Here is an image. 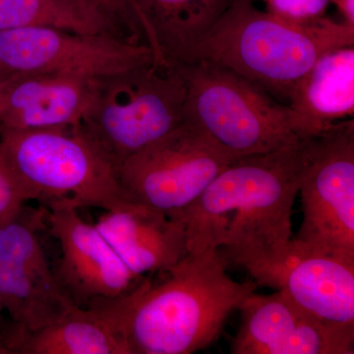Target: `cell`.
<instances>
[{
    "label": "cell",
    "mask_w": 354,
    "mask_h": 354,
    "mask_svg": "<svg viewBox=\"0 0 354 354\" xmlns=\"http://www.w3.org/2000/svg\"><path fill=\"white\" fill-rule=\"evenodd\" d=\"M314 146L315 137L232 160L196 201L171 216L185 227L188 252L214 247L230 264L288 245Z\"/></svg>",
    "instance_id": "6da1fadb"
},
{
    "label": "cell",
    "mask_w": 354,
    "mask_h": 354,
    "mask_svg": "<svg viewBox=\"0 0 354 354\" xmlns=\"http://www.w3.org/2000/svg\"><path fill=\"white\" fill-rule=\"evenodd\" d=\"M220 249L189 251L153 285L143 279L116 305L128 354H190L218 339L228 317L258 286L228 276Z\"/></svg>",
    "instance_id": "7a4b0ae2"
},
{
    "label": "cell",
    "mask_w": 354,
    "mask_h": 354,
    "mask_svg": "<svg viewBox=\"0 0 354 354\" xmlns=\"http://www.w3.org/2000/svg\"><path fill=\"white\" fill-rule=\"evenodd\" d=\"M354 46V27L324 17L295 25L261 11L250 0H232L198 44L190 64L205 59L232 70L290 102L293 88L325 53Z\"/></svg>",
    "instance_id": "3957f363"
},
{
    "label": "cell",
    "mask_w": 354,
    "mask_h": 354,
    "mask_svg": "<svg viewBox=\"0 0 354 354\" xmlns=\"http://www.w3.org/2000/svg\"><path fill=\"white\" fill-rule=\"evenodd\" d=\"M187 87L178 66L153 59L100 79L81 130L113 169L185 120Z\"/></svg>",
    "instance_id": "277c9868"
},
{
    "label": "cell",
    "mask_w": 354,
    "mask_h": 354,
    "mask_svg": "<svg viewBox=\"0 0 354 354\" xmlns=\"http://www.w3.org/2000/svg\"><path fill=\"white\" fill-rule=\"evenodd\" d=\"M0 153L29 201H64L113 211L127 203L113 165L72 125L50 129L0 128Z\"/></svg>",
    "instance_id": "5b68a950"
},
{
    "label": "cell",
    "mask_w": 354,
    "mask_h": 354,
    "mask_svg": "<svg viewBox=\"0 0 354 354\" xmlns=\"http://www.w3.org/2000/svg\"><path fill=\"white\" fill-rule=\"evenodd\" d=\"M176 66L187 87L185 121L234 158L304 140L293 129L288 104L232 70L205 59Z\"/></svg>",
    "instance_id": "8992f818"
},
{
    "label": "cell",
    "mask_w": 354,
    "mask_h": 354,
    "mask_svg": "<svg viewBox=\"0 0 354 354\" xmlns=\"http://www.w3.org/2000/svg\"><path fill=\"white\" fill-rule=\"evenodd\" d=\"M234 160L208 135L184 120L125 160L116 174L127 201L174 216L196 201Z\"/></svg>",
    "instance_id": "52a82bcc"
},
{
    "label": "cell",
    "mask_w": 354,
    "mask_h": 354,
    "mask_svg": "<svg viewBox=\"0 0 354 354\" xmlns=\"http://www.w3.org/2000/svg\"><path fill=\"white\" fill-rule=\"evenodd\" d=\"M298 194L301 225L292 239L354 265V121L315 137L313 157Z\"/></svg>",
    "instance_id": "ba28073f"
},
{
    "label": "cell",
    "mask_w": 354,
    "mask_h": 354,
    "mask_svg": "<svg viewBox=\"0 0 354 354\" xmlns=\"http://www.w3.org/2000/svg\"><path fill=\"white\" fill-rule=\"evenodd\" d=\"M153 59L148 44L113 35L41 27L0 31V81L30 73L100 80Z\"/></svg>",
    "instance_id": "9c48e42d"
},
{
    "label": "cell",
    "mask_w": 354,
    "mask_h": 354,
    "mask_svg": "<svg viewBox=\"0 0 354 354\" xmlns=\"http://www.w3.org/2000/svg\"><path fill=\"white\" fill-rule=\"evenodd\" d=\"M48 205L50 232L62 251L55 272L74 306L111 308L143 281L128 269L95 225L79 216L78 209L64 201Z\"/></svg>",
    "instance_id": "30bf717a"
},
{
    "label": "cell",
    "mask_w": 354,
    "mask_h": 354,
    "mask_svg": "<svg viewBox=\"0 0 354 354\" xmlns=\"http://www.w3.org/2000/svg\"><path fill=\"white\" fill-rule=\"evenodd\" d=\"M39 220L24 205L0 223V297L9 318L27 332L57 322L75 307L46 259Z\"/></svg>",
    "instance_id": "8fae6325"
},
{
    "label": "cell",
    "mask_w": 354,
    "mask_h": 354,
    "mask_svg": "<svg viewBox=\"0 0 354 354\" xmlns=\"http://www.w3.org/2000/svg\"><path fill=\"white\" fill-rule=\"evenodd\" d=\"M241 266L258 286L283 291L310 313L354 326V265L317 252L291 239L276 252L243 258Z\"/></svg>",
    "instance_id": "7c38bea8"
},
{
    "label": "cell",
    "mask_w": 354,
    "mask_h": 354,
    "mask_svg": "<svg viewBox=\"0 0 354 354\" xmlns=\"http://www.w3.org/2000/svg\"><path fill=\"white\" fill-rule=\"evenodd\" d=\"M232 354H353L354 326L323 320L283 291L253 292L239 308Z\"/></svg>",
    "instance_id": "4fadbf2b"
},
{
    "label": "cell",
    "mask_w": 354,
    "mask_h": 354,
    "mask_svg": "<svg viewBox=\"0 0 354 354\" xmlns=\"http://www.w3.org/2000/svg\"><path fill=\"white\" fill-rule=\"evenodd\" d=\"M99 80L30 73L2 81L0 128L50 129L78 125L94 100Z\"/></svg>",
    "instance_id": "5bb4252c"
},
{
    "label": "cell",
    "mask_w": 354,
    "mask_h": 354,
    "mask_svg": "<svg viewBox=\"0 0 354 354\" xmlns=\"http://www.w3.org/2000/svg\"><path fill=\"white\" fill-rule=\"evenodd\" d=\"M95 225L139 278L167 272L188 253L187 234L180 221L136 203L127 201L106 211Z\"/></svg>",
    "instance_id": "9a60e30c"
},
{
    "label": "cell",
    "mask_w": 354,
    "mask_h": 354,
    "mask_svg": "<svg viewBox=\"0 0 354 354\" xmlns=\"http://www.w3.org/2000/svg\"><path fill=\"white\" fill-rule=\"evenodd\" d=\"M290 120L300 139L322 134L354 114V46L325 53L298 81L290 102Z\"/></svg>",
    "instance_id": "2e32d148"
},
{
    "label": "cell",
    "mask_w": 354,
    "mask_h": 354,
    "mask_svg": "<svg viewBox=\"0 0 354 354\" xmlns=\"http://www.w3.org/2000/svg\"><path fill=\"white\" fill-rule=\"evenodd\" d=\"M158 62L190 64L193 53L232 0H129Z\"/></svg>",
    "instance_id": "e0dca14e"
},
{
    "label": "cell",
    "mask_w": 354,
    "mask_h": 354,
    "mask_svg": "<svg viewBox=\"0 0 354 354\" xmlns=\"http://www.w3.org/2000/svg\"><path fill=\"white\" fill-rule=\"evenodd\" d=\"M13 354H128L111 310L73 307L57 322L27 332L23 329Z\"/></svg>",
    "instance_id": "ac0fdd59"
},
{
    "label": "cell",
    "mask_w": 354,
    "mask_h": 354,
    "mask_svg": "<svg viewBox=\"0 0 354 354\" xmlns=\"http://www.w3.org/2000/svg\"><path fill=\"white\" fill-rule=\"evenodd\" d=\"M38 27L127 39L120 26L88 0H0V31Z\"/></svg>",
    "instance_id": "d6986e66"
},
{
    "label": "cell",
    "mask_w": 354,
    "mask_h": 354,
    "mask_svg": "<svg viewBox=\"0 0 354 354\" xmlns=\"http://www.w3.org/2000/svg\"><path fill=\"white\" fill-rule=\"evenodd\" d=\"M268 12L292 24L305 26L325 17L330 0H266Z\"/></svg>",
    "instance_id": "ffe728a7"
},
{
    "label": "cell",
    "mask_w": 354,
    "mask_h": 354,
    "mask_svg": "<svg viewBox=\"0 0 354 354\" xmlns=\"http://www.w3.org/2000/svg\"><path fill=\"white\" fill-rule=\"evenodd\" d=\"M29 201L0 153V223L15 215Z\"/></svg>",
    "instance_id": "44dd1931"
},
{
    "label": "cell",
    "mask_w": 354,
    "mask_h": 354,
    "mask_svg": "<svg viewBox=\"0 0 354 354\" xmlns=\"http://www.w3.org/2000/svg\"><path fill=\"white\" fill-rule=\"evenodd\" d=\"M88 1L101 9L102 12L109 16L121 29H122L121 25H124V27L130 29L138 27L134 15L123 0H88Z\"/></svg>",
    "instance_id": "7402d4cb"
},
{
    "label": "cell",
    "mask_w": 354,
    "mask_h": 354,
    "mask_svg": "<svg viewBox=\"0 0 354 354\" xmlns=\"http://www.w3.org/2000/svg\"><path fill=\"white\" fill-rule=\"evenodd\" d=\"M344 17V22L354 27V0H330Z\"/></svg>",
    "instance_id": "603a6c76"
},
{
    "label": "cell",
    "mask_w": 354,
    "mask_h": 354,
    "mask_svg": "<svg viewBox=\"0 0 354 354\" xmlns=\"http://www.w3.org/2000/svg\"><path fill=\"white\" fill-rule=\"evenodd\" d=\"M4 313H6V310L4 308L3 301H2V298L0 297V344H1L2 348H3V344H2L1 341V333L4 328H6V324L10 320L9 316L7 318L4 316ZM4 353H6V349H4Z\"/></svg>",
    "instance_id": "cb8c5ba5"
},
{
    "label": "cell",
    "mask_w": 354,
    "mask_h": 354,
    "mask_svg": "<svg viewBox=\"0 0 354 354\" xmlns=\"http://www.w3.org/2000/svg\"><path fill=\"white\" fill-rule=\"evenodd\" d=\"M123 1H124L125 3L127 4V6L129 7L130 10H131V6H130V1H129V0H123ZM131 12H132V10H131Z\"/></svg>",
    "instance_id": "d4e9b609"
},
{
    "label": "cell",
    "mask_w": 354,
    "mask_h": 354,
    "mask_svg": "<svg viewBox=\"0 0 354 354\" xmlns=\"http://www.w3.org/2000/svg\"><path fill=\"white\" fill-rule=\"evenodd\" d=\"M2 81H0V97H1Z\"/></svg>",
    "instance_id": "484cf974"
},
{
    "label": "cell",
    "mask_w": 354,
    "mask_h": 354,
    "mask_svg": "<svg viewBox=\"0 0 354 354\" xmlns=\"http://www.w3.org/2000/svg\"><path fill=\"white\" fill-rule=\"evenodd\" d=\"M250 1H252V0H250ZM263 1H266V0H263Z\"/></svg>",
    "instance_id": "4316f807"
}]
</instances>
